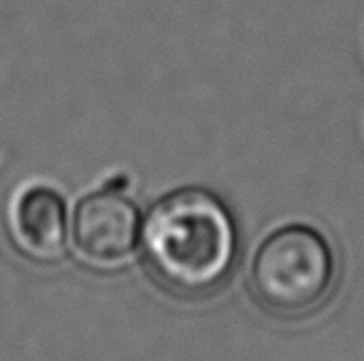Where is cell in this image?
Returning a JSON list of instances; mask_svg holds the SVG:
<instances>
[{"label":"cell","mask_w":364,"mask_h":361,"mask_svg":"<svg viewBox=\"0 0 364 361\" xmlns=\"http://www.w3.org/2000/svg\"><path fill=\"white\" fill-rule=\"evenodd\" d=\"M335 277L337 262L326 238L307 226H286L260 243L250 287L267 311L294 317L320 306Z\"/></svg>","instance_id":"2"},{"label":"cell","mask_w":364,"mask_h":361,"mask_svg":"<svg viewBox=\"0 0 364 361\" xmlns=\"http://www.w3.org/2000/svg\"><path fill=\"white\" fill-rule=\"evenodd\" d=\"M151 274L171 291L200 298L218 289L237 260V228L224 202L196 187L158 200L141 226Z\"/></svg>","instance_id":"1"},{"label":"cell","mask_w":364,"mask_h":361,"mask_svg":"<svg viewBox=\"0 0 364 361\" xmlns=\"http://www.w3.org/2000/svg\"><path fill=\"white\" fill-rule=\"evenodd\" d=\"M141 226V213L128 196L117 189H100L77 204L73 240L87 262L113 266L136 249Z\"/></svg>","instance_id":"3"},{"label":"cell","mask_w":364,"mask_h":361,"mask_svg":"<svg viewBox=\"0 0 364 361\" xmlns=\"http://www.w3.org/2000/svg\"><path fill=\"white\" fill-rule=\"evenodd\" d=\"M66 204L47 185L26 187L13 202L11 230L17 245L38 260L58 257L66 245Z\"/></svg>","instance_id":"4"}]
</instances>
